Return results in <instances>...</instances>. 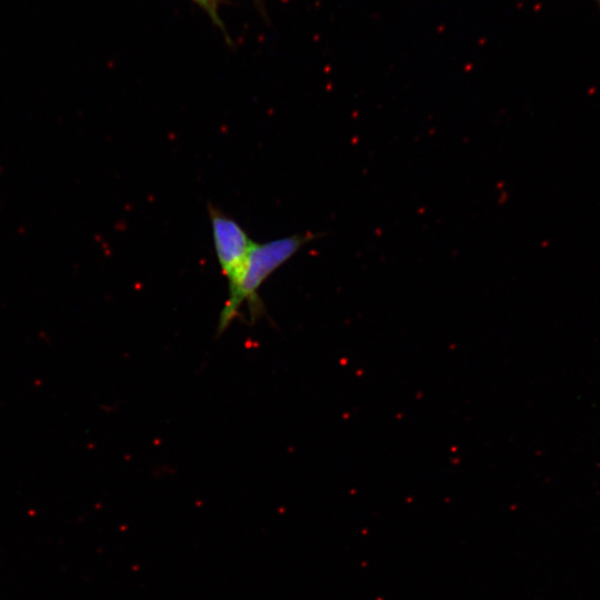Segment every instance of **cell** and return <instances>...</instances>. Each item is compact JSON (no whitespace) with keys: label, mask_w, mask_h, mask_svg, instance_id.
<instances>
[{"label":"cell","mask_w":600,"mask_h":600,"mask_svg":"<svg viewBox=\"0 0 600 600\" xmlns=\"http://www.w3.org/2000/svg\"><path fill=\"white\" fill-rule=\"evenodd\" d=\"M319 237L321 233L304 232L254 242L237 280L228 286L229 293L219 317L218 332L229 327L244 302L253 314H259L262 307L258 291L261 286L302 247Z\"/></svg>","instance_id":"obj_1"},{"label":"cell","mask_w":600,"mask_h":600,"mask_svg":"<svg viewBox=\"0 0 600 600\" xmlns=\"http://www.w3.org/2000/svg\"><path fill=\"white\" fill-rule=\"evenodd\" d=\"M208 214L216 257L229 286L237 280L254 241L232 217L217 207L209 204Z\"/></svg>","instance_id":"obj_2"},{"label":"cell","mask_w":600,"mask_h":600,"mask_svg":"<svg viewBox=\"0 0 600 600\" xmlns=\"http://www.w3.org/2000/svg\"><path fill=\"white\" fill-rule=\"evenodd\" d=\"M200 6L219 28H223V23L219 17V6L223 0H192Z\"/></svg>","instance_id":"obj_3"},{"label":"cell","mask_w":600,"mask_h":600,"mask_svg":"<svg viewBox=\"0 0 600 600\" xmlns=\"http://www.w3.org/2000/svg\"><path fill=\"white\" fill-rule=\"evenodd\" d=\"M596 2H597V6H598L599 9H600V0H596Z\"/></svg>","instance_id":"obj_4"}]
</instances>
